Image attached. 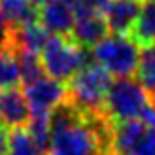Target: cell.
<instances>
[{"label": "cell", "mask_w": 155, "mask_h": 155, "mask_svg": "<svg viewBox=\"0 0 155 155\" xmlns=\"http://www.w3.org/2000/svg\"><path fill=\"white\" fill-rule=\"evenodd\" d=\"M72 6L76 17L80 15H89V13H102V8L106 0H66Z\"/></svg>", "instance_id": "ffe728a7"}, {"label": "cell", "mask_w": 155, "mask_h": 155, "mask_svg": "<svg viewBox=\"0 0 155 155\" xmlns=\"http://www.w3.org/2000/svg\"><path fill=\"white\" fill-rule=\"evenodd\" d=\"M42 66L44 72H48L49 78L59 81H66L81 70L87 63V53L83 48L74 44L70 38L64 36H49L42 49Z\"/></svg>", "instance_id": "5b68a950"}, {"label": "cell", "mask_w": 155, "mask_h": 155, "mask_svg": "<svg viewBox=\"0 0 155 155\" xmlns=\"http://www.w3.org/2000/svg\"><path fill=\"white\" fill-rule=\"evenodd\" d=\"M148 133V127L140 119L115 123L112 133V151L114 155H133L138 142Z\"/></svg>", "instance_id": "8fae6325"}, {"label": "cell", "mask_w": 155, "mask_h": 155, "mask_svg": "<svg viewBox=\"0 0 155 155\" xmlns=\"http://www.w3.org/2000/svg\"><path fill=\"white\" fill-rule=\"evenodd\" d=\"M136 78L138 83L144 87V91L150 95L151 100H155V44L144 45L140 49L136 66Z\"/></svg>", "instance_id": "9a60e30c"}, {"label": "cell", "mask_w": 155, "mask_h": 155, "mask_svg": "<svg viewBox=\"0 0 155 155\" xmlns=\"http://www.w3.org/2000/svg\"><path fill=\"white\" fill-rule=\"evenodd\" d=\"M23 95L27 98L30 115H51V112L68 98V87H64L63 81L44 76L25 85Z\"/></svg>", "instance_id": "8992f818"}, {"label": "cell", "mask_w": 155, "mask_h": 155, "mask_svg": "<svg viewBox=\"0 0 155 155\" xmlns=\"http://www.w3.org/2000/svg\"><path fill=\"white\" fill-rule=\"evenodd\" d=\"M108 25L102 13H89L76 17V23L70 32V40L80 48H95V45L108 36Z\"/></svg>", "instance_id": "30bf717a"}, {"label": "cell", "mask_w": 155, "mask_h": 155, "mask_svg": "<svg viewBox=\"0 0 155 155\" xmlns=\"http://www.w3.org/2000/svg\"><path fill=\"white\" fill-rule=\"evenodd\" d=\"M151 102L150 95L136 80L117 78L110 85L104 102V115L114 125L123 121L140 119L144 108Z\"/></svg>", "instance_id": "3957f363"}, {"label": "cell", "mask_w": 155, "mask_h": 155, "mask_svg": "<svg viewBox=\"0 0 155 155\" xmlns=\"http://www.w3.org/2000/svg\"><path fill=\"white\" fill-rule=\"evenodd\" d=\"M38 21L49 34L68 36L76 23V13L66 0H49L40 6Z\"/></svg>", "instance_id": "ba28073f"}, {"label": "cell", "mask_w": 155, "mask_h": 155, "mask_svg": "<svg viewBox=\"0 0 155 155\" xmlns=\"http://www.w3.org/2000/svg\"><path fill=\"white\" fill-rule=\"evenodd\" d=\"M30 119V110L27 98L21 91L15 89H2L0 91V123L4 127H25Z\"/></svg>", "instance_id": "9c48e42d"}, {"label": "cell", "mask_w": 155, "mask_h": 155, "mask_svg": "<svg viewBox=\"0 0 155 155\" xmlns=\"http://www.w3.org/2000/svg\"><path fill=\"white\" fill-rule=\"evenodd\" d=\"M142 0H106L102 8L104 21L112 34H130L134 23L140 15Z\"/></svg>", "instance_id": "52a82bcc"}, {"label": "cell", "mask_w": 155, "mask_h": 155, "mask_svg": "<svg viewBox=\"0 0 155 155\" xmlns=\"http://www.w3.org/2000/svg\"><path fill=\"white\" fill-rule=\"evenodd\" d=\"M10 40H12V28L8 27V23L4 21L2 15H0V49L10 48Z\"/></svg>", "instance_id": "7402d4cb"}, {"label": "cell", "mask_w": 155, "mask_h": 155, "mask_svg": "<svg viewBox=\"0 0 155 155\" xmlns=\"http://www.w3.org/2000/svg\"><path fill=\"white\" fill-rule=\"evenodd\" d=\"M6 151H8V130L0 123V155H6Z\"/></svg>", "instance_id": "603a6c76"}, {"label": "cell", "mask_w": 155, "mask_h": 155, "mask_svg": "<svg viewBox=\"0 0 155 155\" xmlns=\"http://www.w3.org/2000/svg\"><path fill=\"white\" fill-rule=\"evenodd\" d=\"M30 2H32V4H34V6L38 8V6H44L45 2H49V0H30Z\"/></svg>", "instance_id": "cb8c5ba5"}, {"label": "cell", "mask_w": 155, "mask_h": 155, "mask_svg": "<svg viewBox=\"0 0 155 155\" xmlns=\"http://www.w3.org/2000/svg\"><path fill=\"white\" fill-rule=\"evenodd\" d=\"M104 134L91 114L61 104L51 112V144L45 155H102Z\"/></svg>", "instance_id": "6da1fadb"}, {"label": "cell", "mask_w": 155, "mask_h": 155, "mask_svg": "<svg viewBox=\"0 0 155 155\" xmlns=\"http://www.w3.org/2000/svg\"><path fill=\"white\" fill-rule=\"evenodd\" d=\"M15 51V49H13ZM15 57H17L19 63V70H21V81L28 85L36 80L44 78V66L42 61L36 53H28V51H15Z\"/></svg>", "instance_id": "ac0fdd59"}, {"label": "cell", "mask_w": 155, "mask_h": 155, "mask_svg": "<svg viewBox=\"0 0 155 155\" xmlns=\"http://www.w3.org/2000/svg\"><path fill=\"white\" fill-rule=\"evenodd\" d=\"M140 49L129 36L108 34L93 48V59L112 78H130L136 72Z\"/></svg>", "instance_id": "277c9868"}, {"label": "cell", "mask_w": 155, "mask_h": 155, "mask_svg": "<svg viewBox=\"0 0 155 155\" xmlns=\"http://www.w3.org/2000/svg\"><path fill=\"white\" fill-rule=\"evenodd\" d=\"M133 155H155V129H148V133L138 142Z\"/></svg>", "instance_id": "44dd1931"}, {"label": "cell", "mask_w": 155, "mask_h": 155, "mask_svg": "<svg viewBox=\"0 0 155 155\" xmlns=\"http://www.w3.org/2000/svg\"><path fill=\"white\" fill-rule=\"evenodd\" d=\"M112 81V76L100 64H85L68 85V97L72 100V106L83 114L100 115Z\"/></svg>", "instance_id": "7a4b0ae2"}, {"label": "cell", "mask_w": 155, "mask_h": 155, "mask_svg": "<svg viewBox=\"0 0 155 155\" xmlns=\"http://www.w3.org/2000/svg\"><path fill=\"white\" fill-rule=\"evenodd\" d=\"M28 134L44 153L49 150L51 144V115H30L28 119Z\"/></svg>", "instance_id": "d6986e66"}, {"label": "cell", "mask_w": 155, "mask_h": 155, "mask_svg": "<svg viewBox=\"0 0 155 155\" xmlns=\"http://www.w3.org/2000/svg\"><path fill=\"white\" fill-rule=\"evenodd\" d=\"M6 155H44V151L36 146L32 136L25 127L13 129L8 134V151Z\"/></svg>", "instance_id": "e0dca14e"}, {"label": "cell", "mask_w": 155, "mask_h": 155, "mask_svg": "<svg viewBox=\"0 0 155 155\" xmlns=\"http://www.w3.org/2000/svg\"><path fill=\"white\" fill-rule=\"evenodd\" d=\"M49 40V32L45 30L40 21H32L17 28H12L10 45H15V51H28V53H42L45 42Z\"/></svg>", "instance_id": "7c38bea8"}, {"label": "cell", "mask_w": 155, "mask_h": 155, "mask_svg": "<svg viewBox=\"0 0 155 155\" xmlns=\"http://www.w3.org/2000/svg\"><path fill=\"white\" fill-rule=\"evenodd\" d=\"M21 83V70L12 48L0 49V91L2 89H15Z\"/></svg>", "instance_id": "2e32d148"}, {"label": "cell", "mask_w": 155, "mask_h": 155, "mask_svg": "<svg viewBox=\"0 0 155 155\" xmlns=\"http://www.w3.org/2000/svg\"><path fill=\"white\" fill-rule=\"evenodd\" d=\"M0 15L10 28L38 21V10L30 0H0Z\"/></svg>", "instance_id": "4fadbf2b"}, {"label": "cell", "mask_w": 155, "mask_h": 155, "mask_svg": "<svg viewBox=\"0 0 155 155\" xmlns=\"http://www.w3.org/2000/svg\"><path fill=\"white\" fill-rule=\"evenodd\" d=\"M130 38L142 48L155 44V0H146L142 4L140 15L130 30Z\"/></svg>", "instance_id": "5bb4252c"}]
</instances>
